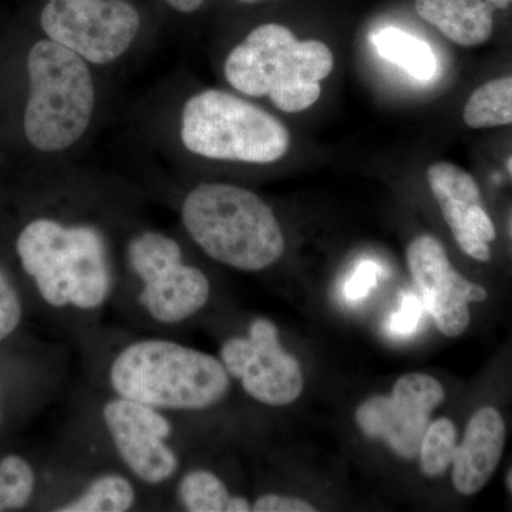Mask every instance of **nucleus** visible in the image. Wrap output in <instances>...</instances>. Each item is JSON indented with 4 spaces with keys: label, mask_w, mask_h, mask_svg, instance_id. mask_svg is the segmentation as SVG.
I'll list each match as a JSON object with an SVG mask.
<instances>
[{
    "label": "nucleus",
    "mask_w": 512,
    "mask_h": 512,
    "mask_svg": "<svg viewBox=\"0 0 512 512\" xmlns=\"http://www.w3.org/2000/svg\"><path fill=\"white\" fill-rule=\"evenodd\" d=\"M181 215L195 244L231 268L262 271L284 254V232L274 212L245 188L198 185L185 198Z\"/></svg>",
    "instance_id": "1"
},
{
    "label": "nucleus",
    "mask_w": 512,
    "mask_h": 512,
    "mask_svg": "<svg viewBox=\"0 0 512 512\" xmlns=\"http://www.w3.org/2000/svg\"><path fill=\"white\" fill-rule=\"evenodd\" d=\"M116 393L158 410H204L227 396L231 382L217 357L163 339L121 350L110 367Z\"/></svg>",
    "instance_id": "2"
},
{
    "label": "nucleus",
    "mask_w": 512,
    "mask_h": 512,
    "mask_svg": "<svg viewBox=\"0 0 512 512\" xmlns=\"http://www.w3.org/2000/svg\"><path fill=\"white\" fill-rule=\"evenodd\" d=\"M335 66L332 50L319 40H298L276 23L259 26L229 53L225 77L239 93L265 97L279 110L299 113L319 100L320 82Z\"/></svg>",
    "instance_id": "3"
},
{
    "label": "nucleus",
    "mask_w": 512,
    "mask_h": 512,
    "mask_svg": "<svg viewBox=\"0 0 512 512\" xmlns=\"http://www.w3.org/2000/svg\"><path fill=\"white\" fill-rule=\"evenodd\" d=\"M16 251L26 274L49 305L93 311L109 298V259L97 229L87 225L63 227L42 218L23 228Z\"/></svg>",
    "instance_id": "4"
},
{
    "label": "nucleus",
    "mask_w": 512,
    "mask_h": 512,
    "mask_svg": "<svg viewBox=\"0 0 512 512\" xmlns=\"http://www.w3.org/2000/svg\"><path fill=\"white\" fill-rule=\"evenodd\" d=\"M29 97L23 127L37 150L72 147L94 109L92 74L82 56L53 40H40L28 56Z\"/></svg>",
    "instance_id": "5"
},
{
    "label": "nucleus",
    "mask_w": 512,
    "mask_h": 512,
    "mask_svg": "<svg viewBox=\"0 0 512 512\" xmlns=\"http://www.w3.org/2000/svg\"><path fill=\"white\" fill-rule=\"evenodd\" d=\"M181 140L197 156L254 164L281 160L291 144L288 128L272 114L221 90L187 101Z\"/></svg>",
    "instance_id": "6"
},
{
    "label": "nucleus",
    "mask_w": 512,
    "mask_h": 512,
    "mask_svg": "<svg viewBox=\"0 0 512 512\" xmlns=\"http://www.w3.org/2000/svg\"><path fill=\"white\" fill-rule=\"evenodd\" d=\"M128 262L143 284L138 303L158 323L184 322L210 299L207 275L184 264L180 245L167 235L151 231L137 235L128 245Z\"/></svg>",
    "instance_id": "7"
},
{
    "label": "nucleus",
    "mask_w": 512,
    "mask_h": 512,
    "mask_svg": "<svg viewBox=\"0 0 512 512\" xmlns=\"http://www.w3.org/2000/svg\"><path fill=\"white\" fill-rule=\"evenodd\" d=\"M40 23L53 42L87 62L106 64L134 42L140 16L124 0H47Z\"/></svg>",
    "instance_id": "8"
},
{
    "label": "nucleus",
    "mask_w": 512,
    "mask_h": 512,
    "mask_svg": "<svg viewBox=\"0 0 512 512\" xmlns=\"http://www.w3.org/2000/svg\"><path fill=\"white\" fill-rule=\"evenodd\" d=\"M221 362L229 377L266 406H288L299 399L303 373L298 359L282 348L278 328L265 318L249 326L248 338H232L222 345Z\"/></svg>",
    "instance_id": "9"
},
{
    "label": "nucleus",
    "mask_w": 512,
    "mask_h": 512,
    "mask_svg": "<svg viewBox=\"0 0 512 512\" xmlns=\"http://www.w3.org/2000/svg\"><path fill=\"white\" fill-rule=\"evenodd\" d=\"M446 393L439 380L424 373H410L397 380L392 396L370 397L356 410V423L370 439L383 440L397 456H419L430 416Z\"/></svg>",
    "instance_id": "10"
},
{
    "label": "nucleus",
    "mask_w": 512,
    "mask_h": 512,
    "mask_svg": "<svg viewBox=\"0 0 512 512\" xmlns=\"http://www.w3.org/2000/svg\"><path fill=\"white\" fill-rule=\"evenodd\" d=\"M103 420L121 460L141 481L161 484L174 476L180 463L167 444L173 424L160 410L119 396L104 404Z\"/></svg>",
    "instance_id": "11"
},
{
    "label": "nucleus",
    "mask_w": 512,
    "mask_h": 512,
    "mask_svg": "<svg viewBox=\"0 0 512 512\" xmlns=\"http://www.w3.org/2000/svg\"><path fill=\"white\" fill-rule=\"evenodd\" d=\"M407 265L437 328L450 338L460 336L470 323L468 303L484 301L487 291L458 274L446 249L431 235L413 239L407 248Z\"/></svg>",
    "instance_id": "12"
},
{
    "label": "nucleus",
    "mask_w": 512,
    "mask_h": 512,
    "mask_svg": "<svg viewBox=\"0 0 512 512\" xmlns=\"http://www.w3.org/2000/svg\"><path fill=\"white\" fill-rule=\"evenodd\" d=\"M427 180L458 247L471 258L487 262L495 228L473 175L451 163H436L427 170Z\"/></svg>",
    "instance_id": "13"
},
{
    "label": "nucleus",
    "mask_w": 512,
    "mask_h": 512,
    "mask_svg": "<svg viewBox=\"0 0 512 512\" xmlns=\"http://www.w3.org/2000/svg\"><path fill=\"white\" fill-rule=\"evenodd\" d=\"M505 443L503 417L493 407L478 410L470 423L453 460V484L458 493L473 495L497 470Z\"/></svg>",
    "instance_id": "14"
},
{
    "label": "nucleus",
    "mask_w": 512,
    "mask_h": 512,
    "mask_svg": "<svg viewBox=\"0 0 512 512\" xmlns=\"http://www.w3.org/2000/svg\"><path fill=\"white\" fill-rule=\"evenodd\" d=\"M512 0H416L421 19L460 46H480L493 35L494 13Z\"/></svg>",
    "instance_id": "15"
},
{
    "label": "nucleus",
    "mask_w": 512,
    "mask_h": 512,
    "mask_svg": "<svg viewBox=\"0 0 512 512\" xmlns=\"http://www.w3.org/2000/svg\"><path fill=\"white\" fill-rule=\"evenodd\" d=\"M373 46L383 59L397 64L414 79L429 82L437 72V59L429 43L402 29L384 28L373 33Z\"/></svg>",
    "instance_id": "16"
},
{
    "label": "nucleus",
    "mask_w": 512,
    "mask_h": 512,
    "mask_svg": "<svg viewBox=\"0 0 512 512\" xmlns=\"http://www.w3.org/2000/svg\"><path fill=\"white\" fill-rule=\"evenodd\" d=\"M471 128H491L512 124V76L500 77L478 87L463 111Z\"/></svg>",
    "instance_id": "17"
},
{
    "label": "nucleus",
    "mask_w": 512,
    "mask_h": 512,
    "mask_svg": "<svg viewBox=\"0 0 512 512\" xmlns=\"http://www.w3.org/2000/svg\"><path fill=\"white\" fill-rule=\"evenodd\" d=\"M136 501V491L126 477L104 474L87 485L79 497L57 508L59 512H124Z\"/></svg>",
    "instance_id": "18"
},
{
    "label": "nucleus",
    "mask_w": 512,
    "mask_h": 512,
    "mask_svg": "<svg viewBox=\"0 0 512 512\" xmlns=\"http://www.w3.org/2000/svg\"><path fill=\"white\" fill-rule=\"evenodd\" d=\"M178 500L190 512H227L232 495L208 470H192L178 484Z\"/></svg>",
    "instance_id": "19"
},
{
    "label": "nucleus",
    "mask_w": 512,
    "mask_h": 512,
    "mask_svg": "<svg viewBox=\"0 0 512 512\" xmlns=\"http://www.w3.org/2000/svg\"><path fill=\"white\" fill-rule=\"evenodd\" d=\"M457 448V431L453 421H433L424 433L420 446V468L424 476L439 477L453 464Z\"/></svg>",
    "instance_id": "20"
},
{
    "label": "nucleus",
    "mask_w": 512,
    "mask_h": 512,
    "mask_svg": "<svg viewBox=\"0 0 512 512\" xmlns=\"http://www.w3.org/2000/svg\"><path fill=\"white\" fill-rule=\"evenodd\" d=\"M35 483V473L25 458H3L0 461V512L25 507L35 491Z\"/></svg>",
    "instance_id": "21"
},
{
    "label": "nucleus",
    "mask_w": 512,
    "mask_h": 512,
    "mask_svg": "<svg viewBox=\"0 0 512 512\" xmlns=\"http://www.w3.org/2000/svg\"><path fill=\"white\" fill-rule=\"evenodd\" d=\"M426 309L414 293H404L399 311L394 312L387 322L390 335L397 338H409L419 328L423 312Z\"/></svg>",
    "instance_id": "22"
},
{
    "label": "nucleus",
    "mask_w": 512,
    "mask_h": 512,
    "mask_svg": "<svg viewBox=\"0 0 512 512\" xmlns=\"http://www.w3.org/2000/svg\"><path fill=\"white\" fill-rule=\"evenodd\" d=\"M22 319V305L18 292L0 268V342L18 328Z\"/></svg>",
    "instance_id": "23"
},
{
    "label": "nucleus",
    "mask_w": 512,
    "mask_h": 512,
    "mask_svg": "<svg viewBox=\"0 0 512 512\" xmlns=\"http://www.w3.org/2000/svg\"><path fill=\"white\" fill-rule=\"evenodd\" d=\"M382 268L373 261H363L343 285V295L349 302H360L375 288Z\"/></svg>",
    "instance_id": "24"
},
{
    "label": "nucleus",
    "mask_w": 512,
    "mask_h": 512,
    "mask_svg": "<svg viewBox=\"0 0 512 512\" xmlns=\"http://www.w3.org/2000/svg\"><path fill=\"white\" fill-rule=\"evenodd\" d=\"M255 512H313L316 508L301 498L286 497V495L266 494L252 504Z\"/></svg>",
    "instance_id": "25"
},
{
    "label": "nucleus",
    "mask_w": 512,
    "mask_h": 512,
    "mask_svg": "<svg viewBox=\"0 0 512 512\" xmlns=\"http://www.w3.org/2000/svg\"><path fill=\"white\" fill-rule=\"evenodd\" d=\"M178 12L190 13L200 8L205 0H167Z\"/></svg>",
    "instance_id": "26"
},
{
    "label": "nucleus",
    "mask_w": 512,
    "mask_h": 512,
    "mask_svg": "<svg viewBox=\"0 0 512 512\" xmlns=\"http://www.w3.org/2000/svg\"><path fill=\"white\" fill-rule=\"evenodd\" d=\"M252 511V505L249 504L247 498L231 497L228 504L227 512H248Z\"/></svg>",
    "instance_id": "27"
},
{
    "label": "nucleus",
    "mask_w": 512,
    "mask_h": 512,
    "mask_svg": "<svg viewBox=\"0 0 512 512\" xmlns=\"http://www.w3.org/2000/svg\"><path fill=\"white\" fill-rule=\"evenodd\" d=\"M507 484L508 487H510V490L512 491V470L510 471V474H508Z\"/></svg>",
    "instance_id": "28"
},
{
    "label": "nucleus",
    "mask_w": 512,
    "mask_h": 512,
    "mask_svg": "<svg viewBox=\"0 0 512 512\" xmlns=\"http://www.w3.org/2000/svg\"><path fill=\"white\" fill-rule=\"evenodd\" d=\"M507 167H508V171H510V173L512 175V156L510 157V160H508Z\"/></svg>",
    "instance_id": "29"
},
{
    "label": "nucleus",
    "mask_w": 512,
    "mask_h": 512,
    "mask_svg": "<svg viewBox=\"0 0 512 512\" xmlns=\"http://www.w3.org/2000/svg\"><path fill=\"white\" fill-rule=\"evenodd\" d=\"M510 232H511V237H512V217H511V222H510Z\"/></svg>",
    "instance_id": "30"
},
{
    "label": "nucleus",
    "mask_w": 512,
    "mask_h": 512,
    "mask_svg": "<svg viewBox=\"0 0 512 512\" xmlns=\"http://www.w3.org/2000/svg\"><path fill=\"white\" fill-rule=\"evenodd\" d=\"M242 2H252V0H242Z\"/></svg>",
    "instance_id": "31"
}]
</instances>
